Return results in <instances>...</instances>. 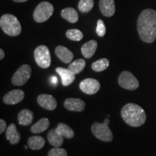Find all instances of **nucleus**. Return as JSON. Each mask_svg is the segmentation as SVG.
I'll return each mask as SVG.
<instances>
[{
  "label": "nucleus",
  "mask_w": 156,
  "mask_h": 156,
  "mask_svg": "<svg viewBox=\"0 0 156 156\" xmlns=\"http://www.w3.org/2000/svg\"><path fill=\"white\" fill-rule=\"evenodd\" d=\"M137 31L142 41L151 44L156 39V11L146 9L140 13L137 20Z\"/></svg>",
  "instance_id": "1"
},
{
  "label": "nucleus",
  "mask_w": 156,
  "mask_h": 156,
  "mask_svg": "<svg viewBox=\"0 0 156 156\" xmlns=\"http://www.w3.org/2000/svg\"><path fill=\"white\" fill-rule=\"evenodd\" d=\"M121 116L125 123L133 127L143 125L147 118L144 109L139 105L132 103L123 106L121 111Z\"/></svg>",
  "instance_id": "2"
},
{
  "label": "nucleus",
  "mask_w": 156,
  "mask_h": 156,
  "mask_svg": "<svg viewBox=\"0 0 156 156\" xmlns=\"http://www.w3.org/2000/svg\"><path fill=\"white\" fill-rule=\"evenodd\" d=\"M0 26L3 32L9 36H17L22 31L18 19L11 14H5L1 17Z\"/></svg>",
  "instance_id": "3"
},
{
  "label": "nucleus",
  "mask_w": 156,
  "mask_h": 156,
  "mask_svg": "<svg viewBox=\"0 0 156 156\" xmlns=\"http://www.w3.org/2000/svg\"><path fill=\"white\" fill-rule=\"evenodd\" d=\"M54 6L48 2H42L37 6L34 12V19L38 23L48 20L54 13Z\"/></svg>",
  "instance_id": "4"
},
{
  "label": "nucleus",
  "mask_w": 156,
  "mask_h": 156,
  "mask_svg": "<svg viewBox=\"0 0 156 156\" xmlns=\"http://www.w3.org/2000/svg\"><path fill=\"white\" fill-rule=\"evenodd\" d=\"M91 132L97 139L103 142H112L114 138L112 132L108 124L103 123L94 122L91 126Z\"/></svg>",
  "instance_id": "5"
},
{
  "label": "nucleus",
  "mask_w": 156,
  "mask_h": 156,
  "mask_svg": "<svg viewBox=\"0 0 156 156\" xmlns=\"http://www.w3.org/2000/svg\"><path fill=\"white\" fill-rule=\"evenodd\" d=\"M34 58L40 67L46 69L51 65V54L49 49L45 45H41L34 51Z\"/></svg>",
  "instance_id": "6"
},
{
  "label": "nucleus",
  "mask_w": 156,
  "mask_h": 156,
  "mask_svg": "<svg viewBox=\"0 0 156 156\" xmlns=\"http://www.w3.org/2000/svg\"><path fill=\"white\" fill-rule=\"evenodd\" d=\"M118 83L120 87L128 90H134L139 87L138 80L133 74L129 71H123L118 78Z\"/></svg>",
  "instance_id": "7"
},
{
  "label": "nucleus",
  "mask_w": 156,
  "mask_h": 156,
  "mask_svg": "<svg viewBox=\"0 0 156 156\" xmlns=\"http://www.w3.org/2000/svg\"><path fill=\"white\" fill-rule=\"evenodd\" d=\"M32 69L28 64H23L18 68L12 77V83L16 86H22L30 79Z\"/></svg>",
  "instance_id": "8"
},
{
  "label": "nucleus",
  "mask_w": 156,
  "mask_h": 156,
  "mask_svg": "<svg viewBox=\"0 0 156 156\" xmlns=\"http://www.w3.org/2000/svg\"><path fill=\"white\" fill-rule=\"evenodd\" d=\"M80 88L85 94L93 95L98 92L101 88V85L97 80L87 78L80 83Z\"/></svg>",
  "instance_id": "9"
},
{
  "label": "nucleus",
  "mask_w": 156,
  "mask_h": 156,
  "mask_svg": "<svg viewBox=\"0 0 156 156\" xmlns=\"http://www.w3.org/2000/svg\"><path fill=\"white\" fill-rule=\"evenodd\" d=\"M25 97V93L22 90H12L5 95L3 102L7 105H15L20 103Z\"/></svg>",
  "instance_id": "10"
},
{
  "label": "nucleus",
  "mask_w": 156,
  "mask_h": 156,
  "mask_svg": "<svg viewBox=\"0 0 156 156\" xmlns=\"http://www.w3.org/2000/svg\"><path fill=\"white\" fill-rule=\"evenodd\" d=\"M38 103L42 108L48 111H54L57 106V102L53 95L48 94H41L37 98Z\"/></svg>",
  "instance_id": "11"
},
{
  "label": "nucleus",
  "mask_w": 156,
  "mask_h": 156,
  "mask_svg": "<svg viewBox=\"0 0 156 156\" xmlns=\"http://www.w3.org/2000/svg\"><path fill=\"white\" fill-rule=\"evenodd\" d=\"M64 106L70 112H81L85 108V103L80 98H69L64 101Z\"/></svg>",
  "instance_id": "12"
},
{
  "label": "nucleus",
  "mask_w": 156,
  "mask_h": 156,
  "mask_svg": "<svg viewBox=\"0 0 156 156\" xmlns=\"http://www.w3.org/2000/svg\"><path fill=\"white\" fill-rule=\"evenodd\" d=\"M99 9L105 17H112L116 12L114 0H100Z\"/></svg>",
  "instance_id": "13"
},
{
  "label": "nucleus",
  "mask_w": 156,
  "mask_h": 156,
  "mask_svg": "<svg viewBox=\"0 0 156 156\" xmlns=\"http://www.w3.org/2000/svg\"><path fill=\"white\" fill-rule=\"evenodd\" d=\"M55 54L56 56L65 64L70 63L74 57L73 52L63 46H58L55 48Z\"/></svg>",
  "instance_id": "14"
},
{
  "label": "nucleus",
  "mask_w": 156,
  "mask_h": 156,
  "mask_svg": "<svg viewBox=\"0 0 156 156\" xmlns=\"http://www.w3.org/2000/svg\"><path fill=\"white\" fill-rule=\"evenodd\" d=\"M56 72L62 78V83L64 86H68L75 81V75L72 73L69 69L63 67H57Z\"/></svg>",
  "instance_id": "15"
},
{
  "label": "nucleus",
  "mask_w": 156,
  "mask_h": 156,
  "mask_svg": "<svg viewBox=\"0 0 156 156\" xmlns=\"http://www.w3.org/2000/svg\"><path fill=\"white\" fill-rule=\"evenodd\" d=\"M6 138L11 145H16L20 141V134L17 130L15 124H9L6 129Z\"/></svg>",
  "instance_id": "16"
},
{
  "label": "nucleus",
  "mask_w": 156,
  "mask_h": 156,
  "mask_svg": "<svg viewBox=\"0 0 156 156\" xmlns=\"http://www.w3.org/2000/svg\"><path fill=\"white\" fill-rule=\"evenodd\" d=\"M98 47V43L95 40H90L83 45L81 48L82 54L86 58H90L94 55Z\"/></svg>",
  "instance_id": "17"
},
{
  "label": "nucleus",
  "mask_w": 156,
  "mask_h": 156,
  "mask_svg": "<svg viewBox=\"0 0 156 156\" xmlns=\"http://www.w3.org/2000/svg\"><path fill=\"white\" fill-rule=\"evenodd\" d=\"M34 113L28 109H23L19 112L17 119L20 125L28 126L32 123L34 120Z\"/></svg>",
  "instance_id": "18"
},
{
  "label": "nucleus",
  "mask_w": 156,
  "mask_h": 156,
  "mask_svg": "<svg viewBox=\"0 0 156 156\" xmlns=\"http://www.w3.org/2000/svg\"><path fill=\"white\" fill-rule=\"evenodd\" d=\"M47 139L50 145L56 147H61L64 142V136L58 134L56 132L55 129L49 130L47 134Z\"/></svg>",
  "instance_id": "19"
},
{
  "label": "nucleus",
  "mask_w": 156,
  "mask_h": 156,
  "mask_svg": "<svg viewBox=\"0 0 156 156\" xmlns=\"http://www.w3.org/2000/svg\"><path fill=\"white\" fill-rule=\"evenodd\" d=\"M61 15L64 20L71 23H77L79 20L77 12L73 7H67L62 9Z\"/></svg>",
  "instance_id": "20"
},
{
  "label": "nucleus",
  "mask_w": 156,
  "mask_h": 156,
  "mask_svg": "<svg viewBox=\"0 0 156 156\" xmlns=\"http://www.w3.org/2000/svg\"><path fill=\"white\" fill-rule=\"evenodd\" d=\"M49 125L50 122L47 118L41 119L36 124H34V125L31 126L30 131L34 134L41 133V132L46 131L49 127Z\"/></svg>",
  "instance_id": "21"
},
{
  "label": "nucleus",
  "mask_w": 156,
  "mask_h": 156,
  "mask_svg": "<svg viewBox=\"0 0 156 156\" xmlns=\"http://www.w3.org/2000/svg\"><path fill=\"white\" fill-rule=\"evenodd\" d=\"M55 130L58 134L67 138V139H72L75 136V132H74L73 129L69 126H68L67 124H64V123H59L56 126Z\"/></svg>",
  "instance_id": "22"
},
{
  "label": "nucleus",
  "mask_w": 156,
  "mask_h": 156,
  "mask_svg": "<svg viewBox=\"0 0 156 156\" xmlns=\"http://www.w3.org/2000/svg\"><path fill=\"white\" fill-rule=\"evenodd\" d=\"M28 145L31 150H41L45 145V140L41 136H32L28 140Z\"/></svg>",
  "instance_id": "23"
},
{
  "label": "nucleus",
  "mask_w": 156,
  "mask_h": 156,
  "mask_svg": "<svg viewBox=\"0 0 156 156\" xmlns=\"http://www.w3.org/2000/svg\"><path fill=\"white\" fill-rule=\"evenodd\" d=\"M85 64H86V62H85V61L83 58H78V59L73 62L69 64V67H68V69H69L74 75H76L80 73L81 72L85 69Z\"/></svg>",
  "instance_id": "24"
},
{
  "label": "nucleus",
  "mask_w": 156,
  "mask_h": 156,
  "mask_svg": "<svg viewBox=\"0 0 156 156\" xmlns=\"http://www.w3.org/2000/svg\"><path fill=\"white\" fill-rule=\"evenodd\" d=\"M109 66V61L106 58L97 60L92 64V69L95 72H103Z\"/></svg>",
  "instance_id": "25"
},
{
  "label": "nucleus",
  "mask_w": 156,
  "mask_h": 156,
  "mask_svg": "<svg viewBox=\"0 0 156 156\" xmlns=\"http://www.w3.org/2000/svg\"><path fill=\"white\" fill-rule=\"evenodd\" d=\"M66 36L73 41H80L83 38V34L78 29H69L66 32Z\"/></svg>",
  "instance_id": "26"
},
{
  "label": "nucleus",
  "mask_w": 156,
  "mask_h": 156,
  "mask_svg": "<svg viewBox=\"0 0 156 156\" xmlns=\"http://www.w3.org/2000/svg\"><path fill=\"white\" fill-rule=\"evenodd\" d=\"M94 6L93 0H80L78 4V9L82 12H88Z\"/></svg>",
  "instance_id": "27"
},
{
  "label": "nucleus",
  "mask_w": 156,
  "mask_h": 156,
  "mask_svg": "<svg viewBox=\"0 0 156 156\" xmlns=\"http://www.w3.org/2000/svg\"><path fill=\"white\" fill-rule=\"evenodd\" d=\"M48 156H67V153L63 148L54 147L48 151Z\"/></svg>",
  "instance_id": "28"
},
{
  "label": "nucleus",
  "mask_w": 156,
  "mask_h": 156,
  "mask_svg": "<svg viewBox=\"0 0 156 156\" xmlns=\"http://www.w3.org/2000/svg\"><path fill=\"white\" fill-rule=\"evenodd\" d=\"M106 32V25L104 24V22L102 20H98L97 21V26H96V34L99 37H103L105 36Z\"/></svg>",
  "instance_id": "29"
},
{
  "label": "nucleus",
  "mask_w": 156,
  "mask_h": 156,
  "mask_svg": "<svg viewBox=\"0 0 156 156\" xmlns=\"http://www.w3.org/2000/svg\"><path fill=\"white\" fill-rule=\"evenodd\" d=\"M7 127V124L5 120H3L2 119H0V133L2 134L5 132V129Z\"/></svg>",
  "instance_id": "30"
},
{
  "label": "nucleus",
  "mask_w": 156,
  "mask_h": 156,
  "mask_svg": "<svg viewBox=\"0 0 156 156\" xmlns=\"http://www.w3.org/2000/svg\"><path fill=\"white\" fill-rule=\"evenodd\" d=\"M5 51H4L2 48H1V49H0V59H3L4 57H5Z\"/></svg>",
  "instance_id": "31"
},
{
  "label": "nucleus",
  "mask_w": 156,
  "mask_h": 156,
  "mask_svg": "<svg viewBox=\"0 0 156 156\" xmlns=\"http://www.w3.org/2000/svg\"><path fill=\"white\" fill-rule=\"evenodd\" d=\"M51 82L52 83H56V82H57V79H56V77H53L51 79Z\"/></svg>",
  "instance_id": "32"
},
{
  "label": "nucleus",
  "mask_w": 156,
  "mask_h": 156,
  "mask_svg": "<svg viewBox=\"0 0 156 156\" xmlns=\"http://www.w3.org/2000/svg\"><path fill=\"white\" fill-rule=\"evenodd\" d=\"M12 1L15 2H27L28 0H12Z\"/></svg>",
  "instance_id": "33"
},
{
  "label": "nucleus",
  "mask_w": 156,
  "mask_h": 156,
  "mask_svg": "<svg viewBox=\"0 0 156 156\" xmlns=\"http://www.w3.org/2000/svg\"><path fill=\"white\" fill-rule=\"evenodd\" d=\"M109 122H110V121H109V119H108V118H106V119L104 120V123H105V124H108H108H109Z\"/></svg>",
  "instance_id": "34"
}]
</instances>
